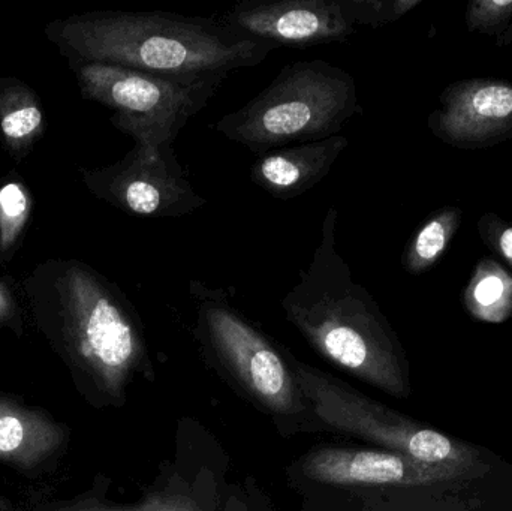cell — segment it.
Wrapping results in <instances>:
<instances>
[{
	"label": "cell",
	"instance_id": "1",
	"mask_svg": "<svg viewBox=\"0 0 512 511\" xmlns=\"http://www.w3.org/2000/svg\"><path fill=\"white\" fill-rule=\"evenodd\" d=\"M27 315L81 398L120 407L147 362L138 315L107 276L75 258H47L20 282Z\"/></svg>",
	"mask_w": 512,
	"mask_h": 511
},
{
	"label": "cell",
	"instance_id": "2",
	"mask_svg": "<svg viewBox=\"0 0 512 511\" xmlns=\"http://www.w3.org/2000/svg\"><path fill=\"white\" fill-rule=\"evenodd\" d=\"M44 35L69 66L105 63L162 75H230L274 50L222 21L165 11L81 12L45 24Z\"/></svg>",
	"mask_w": 512,
	"mask_h": 511
},
{
	"label": "cell",
	"instance_id": "3",
	"mask_svg": "<svg viewBox=\"0 0 512 511\" xmlns=\"http://www.w3.org/2000/svg\"><path fill=\"white\" fill-rule=\"evenodd\" d=\"M337 222L339 212L330 207L309 266L283 297V312L325 359L384 392L403 395L399 348L375 300L337 251Z\"/></svg>",
	"mask_w": 512,
	"mask_h": 511
},
{
	"label": "cell",
	"instance_id": "4",
	"mask_svg": "<svg viewBox=\"0 0 512 511\" xmlns=\"http://www.w3.org/2000/svg\"><path fill=\"white\" fill-rule=\"evenodd\" d=\"M361 113L352 74L325 60H298L248 104L221 117L216 131L258 156L333 137Z\"/></svg>",
	"mask_w": 512,
	"mask_h": 511
},
{
	"label": "cell",
	"instance_id": "5",
	"mask_svg": "<svg viewBox=\"0 0 512 511\" xmlns=\"http://www.w3.org/2000/svg\"><path fill=\"white\" fill-rule=\"evenodd\" d=\"M84 101L114 110L111 123L144 149L173 146L228 75H162L105 63L69 66Z\"/></svg>",
	"mask_w": 512,
	"mask_h": 511
},
{
	"label": "cell",
	"instance_id": "6",
	"mask_svg": "<svg viewBox=\"0 0 512 511\" xmlns=\"http://www.w3.org/2000/svg\"><path fill=\"white\" fill-rule=\"evenodd\" d=\"M295 380L310 410L328 428L355 435L427 467L453 474L468 453L445 435L421 428L312 366L295 362Z\"/></svg>",
	"mask_w": 512,
	"mask_h": 511
},
{
	"label": "cell",
	"instance_id": "7",
	"mask_svg": "<svg viewBox=\"0 0 512 511\" xmlns=\"http://www.w3.org/2000/svg\"><path fill=\"white\" fill-rule=\"evenodd\" d=\"M198 302V333L243 389L274 414H294L301 392L294 369L273 342L249 323L222 291L191 282Z\"/></svg>",
	"mask_w": 512,
	"mask_h": 511
},
{
	"label": "cell",
	"instance_id": "8",
	"mask_svg": "<svg viewBox=\"0 0 512 511\" xmlns=\"http://www.w3.org/2000/svg\"><path fill=\"white\" fill-rule=\"evenodd\" d=\"M90 194L138 218H182L206 206L177 161L173 146L159 150L135 144L120 161L78 168Z\"/></svg>",
	"mask_w": 512,
	"mask_h": 511
},
{
	"label": "cell",
	"instance_id": "9",
	"mask_svg": "<svg viewBox=\"0 0 512 511\" xmlns=\"http://www.w3.org/2000/svg\"><path fill=\"white\" fill-rule=\"evenodd\" d=\"M222 23L274 48H306L342 42L358 32L345 0H243Z\"/></svg>",
	"mask_w": 512,
	"mask_h": 511
},
{
	"label": "cell",
	"instance_id": "10",
	"mask_svg": "<svg viewBox=\"0 0 512 511\" xmlns=\"http://www.w3.org/2000/svg\"><path fill=\"white\" fill-rule=\"evenodd\" d=\"M71 443V428L47 410L0 390V467L36 479L59 468Z\"/></svg>",
	"mask_w": 512,
	"mask_h": 511
},
{
	"label": "cell",
	"instance_id": "11",
	"mask_svg": "<svg viewBox=\"0 0 512 511\" xmlns=\"http://www.w3.org/2000/svg\"><path fill=\"white\" fill-rule=\"evenodd\" d=\"M303 473L313 482L330 486H414L435 482L450 474L399 453L336 447L307 455Z\"/></svg>",
	"mask_w": 512,
	"mask_h": 511
},
{
	"label": "cell",
	"instance_id": "12",
	"mask_svg": "<svg viewBox=\"0 0 512 511\" xmlns=\"http://www.w3.org/2000/svg\"><path fill=\"white\" fill-rule=\"evenodd\" d=\"M348 146V138L337 134L270 150L258 155L252 164V182L277 200L300 197L328 176Z\"/></svg>",
	"mask_w": 512,
	"mask_h": 511
},
{
	"label": "cell",
	"instance_id": "13",
	"mask_svg": "<svg viewBox=\"0 0 512 511\" xmlns=\"http://www.w3.org/2000/svg\"><path fill=\"white\" fill-rule=\"evenodd\" d=\"M44 105L35 89L17 77L0 75V144L21 165L47 134Z\"/></svg>",
	"mask_w": 512,
	"mask_h": 511
},
{
	"label": "cell",
	"instance_id": "14",
	"mask_svg": "<svg viewBox=\"0 0 512 511\" xmlns=\"http://www.w3.org/2000/svg\"><path fill=\"white\" fill-rule=\"evenodd\" d=\"M512 117V87L483 84L460 95L442 116L444 131L456 137H475L499 129Z\"/></svg>",
	"mask_w": 512,
	"mask_h": 511
},
{
	"label": "cell",
	"instance_id": "15",
	"mask_svg": "<svg viewBox=\"0 0 512 511\" xmlns=\"http://www.w3.org/2000/svg\"><path fill=\"white\" fill-rule=\"evenodd\" d=\"M36 200L32 188L17 170L0 179V267L11 266L35 215Z\"/></svg>",
	"mask_w": 512,
	"mask_h": 511
},
{
	"label": "cell",
	"instance_id": "16",
	"mask_svg": "<svg viewBox=\"0 0 512 511\" xmlns=\"http://www.w3.org/2000/svg\"><path fill=\"white\" fill-rule=\"evenodd\" d=\"M24 511H204L191 498L182 495H158L141 504L123 506L107 500V485L96 479L92 488L72 498L33 497Z\"/></svg>",
	"mask_w": 512,
	"mask_h": 511
},
{
	"label": "cell",
	"instance_id": "17",
	"mask_svg": "<svg viewBox=\"0 0 512 511\" xmlns=\"http://www.w3.org/2000/svg\"><path fill=\"white\" fill-rule=\"evenodd\" d=\"M453 224L447 215L427 222L409 245L405 254V266L409 272L418 273L432 266L447 246Z\"/></svg>",
	"mask_w": 512,
	"mask_h": 511
},
{
	"label": "cell",
	"instance_id": "18",
	"mask_svg": "<svg viewBox=\"0 0 512 511\" xmlns=\"http://www.w3.org/2000/svg\"><path fill=\"white\" fill-rule=\"evenodd\" d=\"M27 318L20 282L14 276L0 275V329L9 330L15 338H23Z\"/></svg>",
	"mask_w": 512,
	"mask_h": 511
},
{
	"label": "cell",
	"instance_id": "19",
	"mask_svg": "<svg viewBox=\"0 0 512 511\" xmlns=\"http://www.w3.org/2000/svg\"><path fill=\"white\" fill-rule=\"evenodd\" d=\"M349 14L354 18L357 26L378 27L382 24L397 20L400 15L414 8L417 2H406V0H345Z\"/></svg>",
	"mask_w": 512,
	"mask_h": 511
},
{
	"label": "cell",
	"instance_id": "20",
	"mask_svg": "<svg viewBox=\"0 0 512 511\" xmlns=\"http://www.w3.org/2000/svg\"><path fill=\"white\" fill-rule=\"evenodd\" d=\"M505 288H507V285H505V281L501 276H486L475 287V302L481 308H492V306L498 305L501 299H504Z\"/></svg>",
	"mask_w": 512,
	"mask_h": 511
},
{
	"label": "cell",
	"instance_id": "21",
	"mask_svg": "<svg viewBox=\"0 0 512 511\" xmlns=\"http://www.w3.org/2000/svg\"><path fill=\"white\" fill-rule=\"evenodd\" d=\"M499 249L504 257L512 264V228H508L499 237Z\"/></svg>",
	"mask_w": 512,
	"mask_h": 511
},
{
	"label": "cell",
	"instance_id": "22",
	"mask_svg": "<svg viewBox=\"0 0 512 511\" xmlns=\"http://www.w3.org/2000/svg\"><path fill=\"white\" fill-rule=\"evenodd\" d=\"M0 511H24L23 507H18L11 498L6 497L0 492Z\"/></svg>",
	"mask_w": 512,
	"mask_h": 511
}]
</instances>
